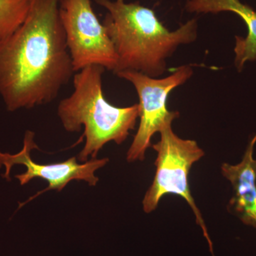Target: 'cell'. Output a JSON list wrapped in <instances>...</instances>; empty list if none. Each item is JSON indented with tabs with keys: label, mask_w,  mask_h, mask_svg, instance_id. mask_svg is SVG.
<instances>
[{
	"label": "cell",
	"mask_w": 256,
	"mask_h": 256,
	"mask_svg": "<svg viewBox=\"0 0 256 256\" xmlns=\"http://www.w3.org/2000/svg\"><path fill=\"white\" fill-rule=\"evenodd\" d=\"M60 18L74 72L90 65L116 70L118 56L90 0H60Z\"/></svg>",
	"instance_id": "6"
},
{
	"label": "cell",
	"mask_w": 256,
	"mask_h": 256,
	"mask_svg": "<svg viewBox=\"0 0 256 256\" xmlns=\"http://www.w3.org/2000/svg\"><path fill=\"white\" fill-rule=\"evenodd\" d=\"M34 139L35 133L33 131L26 130L21 151L14 154L0 151V168L4 166L5 173L2 174V176L8 181L11 180L10 172L12 168L14 165L22 164L26 166V172L15 176L20 181V184H26L31 180L36 178L45 180L48 183L46 188L38 192L28 201L20 204L18 208L44 192L50 190L62 191L72 180H82L86 182L90 186H96L98 182V178L95 175L96 170L104 168L109 161L108 158L100 160L96 158L88 160L82 164H79L77 162L76 158L74 156L63 162L38 164L33 161L31 158L32 150L38 149Z\"/></svg>",
	"instance_id": "7"
},
{
	"label": "cell",
	"mask_w": 256,
	"mask_h": 256,
	"mask_svg": "<svg viewBox=\"0 0 256 256\" xmlns=\"http://www.w3.org/2000/svg\"><path fill=\"white\" fill-rule=\"evenodd\" d=\"M159 142L152 146L158 153L156 161V173L154 180L142 201L143 210L151 213L156 210L159 202L166 194L182 197L191 207L196 224L201 227L206 238L210 252L213 245L204 220L190 192L188 174L192 165L204 156V152L195 140L182 139L173 131L172 126L160 132Z\"/></svg>",
	"instance_id": "4"
},
{
	"label": "cell",
	"mask_w": 256,
	"mask_h": 256,
	"mask_svg": "<svg viewBox=\"0 0 256 256\" xmlns=\"http://www.w3.org/2000/svg\"><path fill=\"white\" fill-rule=\"evenodd\" d=\"M256 134L248 143L238 164L224 163L222 173L232 184L233 196L228 210L238 217L242 223L256 228V160L254 158Z\"/></svg>",
	"instance_id": "8"
},
{
	"label": "cell",
	"mask_w": 256,
	"mask_h": 256,
	"mask_svg": "<svg viewBox=\"0 0 256 256\" xmlns=\"http://www.w3.org/2000/svg\"><path fill=\"white\" fill-rule=\"evenodd\" d=\"M185 9L195 14H218L229 12L238 15L245 22L247 36H236L234 48L236 67L240 72L248 62L256 60V11L240 0H188Z\"/></svg>",
	"instance_id": "9"
},
{
	"label": "cell",
	"mask_w": 256,
	"mask_h": 256,
	"mask_svg": "<svg viewBox=\"0 0 256 256\" xmlns=\"http://www.w3.org/2000/svg\"><path fill=\"white\" fill-rule=\"evenodd\" d=\"M30 6V0H0V42L22 24Z\"/></svg>",
	"instance_id": "10"
},
{
	"label": "cell",
	"mask_w": 256,
	"mask_h": 256,
	"mask_svg": "<svg viewBox=\"0 0 256 256\" xmlns=\"http://www.w3.org/2000/svg\"><path fill=\"white\" fill-rule=\"evenodd\" d=\"M105 72L100 66L90 65L74 74V92L60 101L57 109L66 131L78 132L82 126L85 128V146L78 156L80 162L89 156L96 159L108 142L122 144L139 118V104L117 107L106 100L102 89Z\"/></svg>",
	"instance_id": "3"
},
{
	"label": "cell",
	"mask_w": 256,
	"mask_h": 256,
	"mask_svg": "<svg viewBox=\"0 0 256 256\" xmlns=\"http://www.w3.org/2000/svg\"><path fill=\"white\" fill-rule=\"evenodd\" d=\"M193 74L191 66H182L164 78H156L134 70H122L116 74L119 78L132 84L139 97L140 124L137 133L127 152L129 162L143 161L151 139L156 132L172 126L180 116L170 112L166 106L168 96L176 87L188 82Z\"/></svg>",
	"instance_id": "5"
},
{
	"label": "cell",
	"mask_w": 256,
	"mask_h": 256,
	"mask_svg": "<svg viewBox=\"0 0 256 256\" xmlns=\"http://www.w3.org/2000/svg\"><path fill=\"white\" fill-rule=\"evenodd\" d=\"M106 10L102 23L114 44L118 65L114 74L134 70L156 78L166 72V58L178 46L197 36V20H188L170 32L156 12L126 0H94Z\"/></svg>",
	"instance_id": "2"
},
{
	"label": "cell",
	"mask_w": 256,
	"mask_h": 256,
	"mask_svg": "<svg viewBox=\"0 0 256 256\" xmlns=\"http://www.w3.org/2000/svg\"><path fill=\"white\" fill-rule=\"evenodd\" d=\"M60 0H30L22 24L0 42V97L10 112L47 105L74 74Z\"/></svg>",
	"instance_id": "1"
}]
</instances>
